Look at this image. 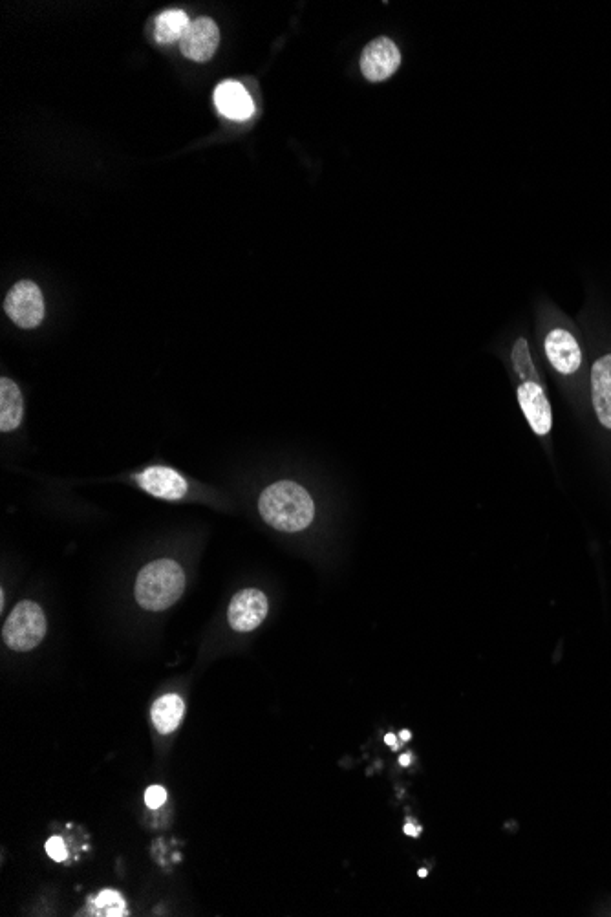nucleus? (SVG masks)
Masks as SVG:
<instances>
[{
	"label": "nucleus",
	"instance_id": "obj_1",
	"mask_svg": "<svg viewBox=\"0 0 611 917\" xmlns=\"http://www.w3.org/2000/svg\"><path fill=\"white\" fill-rule=\"evenodd\" d=\"M260 515L271 528L297 533L308 528L315 517V504L304 487L282 480L269 486L258 500Z\"/></svg>",
	"mask_w": 611,
	"mask_h": 917
},
{
	"label": "nucleus",
	"instance_id": "obj_2",
	"mask_svg": "<svg viewBox=\"0 0 611 917\" xmlns=\"http://www.w3.org/2000/svg\"><path fill=\"white\" fill-rule=\"evenodd\" d=\"M185 590V573L178 562L161 559L147 564L136 579V601L141 608L160 612L174 605Z\"/></svg>",
	"mask_w": 611,
	"mask_h": 917
},
{
	"label": "nucleus",
	"instance_id": "obj_3",
	"mask_svg": "<svg viewBox=\"0 0 611 917\" xmlns=\"http://www.w3.org/2000/svg\"><path fill=\"white\" fill-rule=\"evenodd\" d=\"M46 636V617L43 608L33 601H22L11 610L4 628V643L17 652H26L41 645Z\"/></svg>",
	"mask_w": 611,
	"mask_h": 917
},
{
	"label": "nucleus",
	"instance_id": "obj_4",
	"mask_svg": "<svg viewBox=\"0 0 611 917\" xmlns=\"http://www.w3.org/2000/svg\"><path fill=\"white\" fill-rule=\"evenodd\" d=\"M4 312L21 328L30 330L39 326L44 319V299L39 286L32 281L17 282L6 295Z\"/></svg>",
	"mask_w": 611,
	"mask_h": 917
},
{
	"label": "nucleus",
	"instance_id": "obj_5",
	"mask_svg": "<svg viewBox=\"0 0 611 917\" xmlns=\"http://www.w3.org/2000/svg\"><path fill=\"white\" fill-rule=\"evenodd\" d=\"M401 65V54L396 43L388 37H377L366 44L361 55V72L370 83H381L394 76Z\"/></svg>",
	"mask_w": 611,
	"mask_h": 917
},
{
	"label": "nucleus",
	"instance_id": "obj_6",
	"mask_svg": "<svg viewBox=\"0 0 611 917\" xmlns=\"http://www.w3.org/2000/svg\"><path fill=\"white\" fill-rule=\"evenodd\" d=\"M268 610L266 594L255 588H247L233 597L227 610V619L236 632H251L264 623Z\"/></svg>",
	"mask_w": 611,
	"mask_h": 917
},
{
	"label": "nucleus",
	"instance_id": "obj_7",
	"mask_svg": "<svg viewBox=\"0 0 611 917\" xmlns=\"http://www.w3.org/2000/svg\"><path fill=\"white\" fill-rule=\"evenodd\" d=\"M218 44H220V30L216 22L209 17H200L189 24L187 32L180 41V50L187 59L196 61V63H205L215 55Z\"/></svg>",
	"mask_w": 611,
	"mask_h": 917
},
{
	"label": "nucleus",
	"instance_id": "obj_8",
	"mask_svg": "<svg viewBox=\"0 0 611 917\" xmlns=\"http://www.w3.org/2000/svg\"><path fill=\"white\" fill-rule=\"evenodd\" d=\"M138 484L149 495L163 500H180L187 493V480L165 465H152L138 475Z\"/></svg>",
	"mask_w": 611,
	"mask_h": 917
},
{
	"label": "nucleus",
	"instance_id": "obj_9",
	"mask_svg": "<svg viewBox=\"0 0 611 917\" xmlns=\"http://www.w3.org/2000/svg\"><path fill=\"white\" fill-rule=\"evenodd\" d=\"M518 401H520V409L524 410L531 429L538 436H546L553 425V412H551V405L547 401L544 389L538 383L526 381L522 387H518Z\"/></svg>",
	"mask_w": 611,
	"mask_h": 917
},
{
	"label": "nucleus",
	"instance_id": "obj_10",
	"mask_svg": "<svg viewBox=\"0 0 611 917\" xmlns=\"http://www.w3.org/2000/svg\"><path fill=\"white\" fill-rule=\"evenodd\" d=\"M546 354L549 363L560 374H575L582 365V352L577 339L562 328H555L547 334Z\"/></svg>",
	"mask_w": 611,
	"mask_h": 917
},
{
	"label": "nucleus",
	"instance_id": "obj_11",
	"mask_svg": "<svg viewBox=\"0 0 611 917\" xmlns=\"http://www.w3.org/2000/svg\"><path fill=\"white\" fill-rule=\"evenodd\" d=\"M215 105L222 116L235 121H246L255 112L253 99L246 88L236 81H224L216 87Z\"/></svg>",
	"mask_w": 611,
	"mask_h": 917
},
{
	"label": "nucleus",
	"instance_id": "obj_12",
	"mask_svg": "<svg viewBox=\"0 0 611 917\" xmlns=\"http://www.w3.org/2000/svg\"><path fill=\"white\" fill-rule=\"evenodd\" d=\"M591 398L597 418L611 431V354L591 368Z\"/></svg>",
	"mask_w": 611,
	"mask_h": 917
},
{
	"label": "nucleus",
	"instance_id": "obj_13",
	"mask_svg": "<svg viewBox=\"0 0 611 917\" xmlns=\"http://www.w3.org/2000/svg\"><path fill=\"white\" fill-rule=\"evenodd\" d=\"M24 416V401L19 387L8 378L0 379V431H15Z\"/></svg>",
	"mask_w": 611,
	"mask_h": 917
},
{
	"label": "nucleus",
	"instance_id": "obj_14",
	"mask_svg": "<svg viewBox=\"0 0 611 917\" xmlns=\"http://www.w3.org/2000/svg\"><path fill=\"white\" fill-rule=\"evenodd\" d=\"M185 703L178 694H165L152 705V723L158 733L171 734L182 722Z\"/></svg>",
	"mask_w": 611,
	"mask_h": 917
},
{
	"label": "nucleus",
	"instance_id": "obj_15",
	"mask_svg": "<svg viewBox=\"0 0 611 917\" xmlns=\"http://www.w3.org/2000/svg\"><path fill=\"white\" fill-rule=\"evenodd\" d=\"M189 24H191V21H189L185 11H163L156 19V28H154L156 41L161 44H171L176 43V41L180 43L183 35L187 32V28H189Z\"/></svg>",
	"mask_w": 611,
	"mask_h": 917
},
{
	"label": "nucleus",
	"instance_id": "obj_16",
	"mask_svg": "<svg viewBox=\"0 0 611 917\" xmlns=\"http://www.w3.org/2000/svg\"><path fill=\"white\" fill-rule=\"evenodd\" d=\"M94 916L119 917L125 916L127 905L123 897L116 890H103L92 903Z\"/></svg>",
	"mask_w": 611,
	"mask_h": 917
},
{
	"label": "nucleus",
	"instance_id": "obj_17",
	"mask_svg": "<svg viewBox=\"0 0 611 917\" xmlns=\"http://www.w3.org/2000/svg\"><path fill=\"white\" fill-rule=\"evenodd\" d=\"M513 365H515L516 372L518 376L526 381H533L536 383V370L531 363V356H529V346H527L526 339H518L516 341L515 348H513ZM524 381V383H526Z\"/></svg>",
	"mask_w": 611,
	"mask_h": 917
},
{
	"label": "nucleus",
	"instance_id": "obj_18",
	"mask_svg": "<svg viewBox=\"0 0 611 917\" xmlns=\"http://www.w3.org/2000/svg\"><path fill=\"white\" fill-rule=\"evenodd\" d=\"M46 853L57 861V863H63L66 857H68V850H66L65 842L59 837H52L50 841L46 842Z\"/></svg>",
	"mask_w": 611,
	"mask_h": 917
},
{
	"label": "nucleus",
	"instance_id": "obj_19",
	"mask_svg": "<svg viewBox=\"0 0 611 917\" xmlns=\"http://www.w3.org/2000/svg\"><path fill=\"white\" fill-rule=\"evenodd\" d=\"M167 800V791L161 788V786H151L147 789L145 793V804L151 808V810H158Z\"/></svg>",
	"mask_w": 611,
	"mask_h": 917
},
{
	"label": "nucleus",
	"instance_id": "obj_20",
	"mask_svg": "<svg viewBox=\"0 0 611 917\" xmlns=\"http://www.w3.org/2000/svg\"><path fill=\"white\" fill-rule=\"evenodd\" d=\"M405 833L410 835V837H418L419 833H421V828H419V826H414V824H407V826H405Z\"/></svg>",
	"mask_w": 611,
	"mask_h": 917
},
{
	"label": "nucleus",
	"instance_id": "obj_21",
	"mask_svg": "<svg viewBox=\"0 0 611 917\" xmlns=\"http://www.w3.org/2000/svg\"><path fill=\"white\" fill-rule=\"evenodd\" d=\"M386 744L392 745V747H397L396 736L394 734H386Z\"/></svg>",
	"mask_w": 611,
	"mask_h": 917
},
{
	"label": "nucleus",
	"instance_id": "obj_22",
	"mask_svg": "<svg viewBox=\"0 0 611 917\" xmlns=\"http://www.w3.org/2000/svg\"><path fill=\"white\" fill-rule=\"evenodd\" d=\"M399 764H401V766H408V764H410V756H401V758H399Z\"/></svg>",
	"mask_w": 611,
	"mask_h": 917
},
{
	"label": "nucleus",
	"instance_id": "obj_23",
	"mask_svg": "<svg viewBox=\"0 0 611 917\" xmlns=\"http://www.w3.org/2000/svg\"><path fill=\"white\" fill-rule=\"evenodd\" d=\"M410 736H412V734L408 733V731H403V733H401V740L408 742V740H410Z\"/></svg>",
	"mask_w": 611,
	"mask_h": 917
},
{
	"label": "nucleus",
	"instance_id": "obj_24",
	"mask_svg": "<svg viewBox=\"0 0 611 917\" xmlns=\"http://www.w3.org/2000/svg\"><path fill=\"white\" fill-rule=\"evenodd\" d=\"M419 877H427V870L421 868V870H419Z\"/></svg>",
	"mask_w": 611,
	"mask_h": 917
}]
</instances>
